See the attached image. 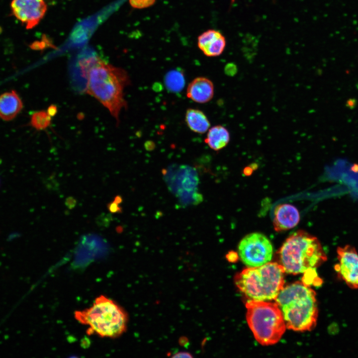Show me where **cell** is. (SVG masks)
Listing matches in <instances>:
<instances>
[{
  "mask_svg": "<svg viewBox=\"0 0 358 358\" xmlns=\"http://www.w3.org/2000/svg\"><path fill=\"white\" fill-rule=\"evenodd\" d=\"M85 60L86 91L106 107L118 123L121 110L127 106L124 94L130 84L127 72L105 62L92 52L89 51Z\"/></svg>",
  "mask_w": 358,
  "mask_h": 358,
  "instance_id": "6da1fadb",
  "label": "cell"
},
{
  "mask_svg": "<svg viewBox=\"0 0 358 358\" xmlns=\"http://www.w3.org/2000/svg\"><path fill=\"white\" fill-rule=\"evenodd\" d=\"M315 291L302 282L291 283L280 290L275 299L286 327L297 332L312 330L318 316Z\"/></svg>",
  "mask_w": 358,
  "mask_h": 358,
  "instance_id": "7a4b0ae2",
  "label": "cell"
},
{
  "mask_svg": "<svg viewBox=\"0 0 358 358\" xmlns=\"http://www.w3.org/2000/svg\"><path fill=\"white\" fill-rule=\"evenodd\" d=\"M285 272L297 274L314 269L327 260L319 240L303 230L291 234L278 251Z\"/></svg>",
  "mask_w": 358,
  "mask_h": 358,
  "instance_id": "3957f363",
  "label": "cell"
},
{
  "mask_svg": "<svg viewBox=\"0 0 358 358\" xmlns=\"http://www.w3.org/2000/svg\"><path fill=\"white\" fill-rule=\"evenodd\" d=\"M74 315L79 323L89 326L88 334L116 338L127 329L128 318L126 312L103 295L96 297L90 307L76 311Z\"/></svg>",
  "mask_w": 358,
  "mask_h": 358,
  "instance_id": "277c9868",
  "label": "cell"
},
{
  "mask_svg": "<svg viewBox=\"0 0 358 358\" xmlns=\"http://www.w3.org/2000/svg\"><path fill=\"white\" fill-rule=\"evenodd\" d=\"M284 273L280 264L269 262L261 266L243 269L235 276V283L250 299L275 300L283 287Z\"/></svg>",
  "mask_w": 358,
  "mask_h": 358,
  "instance_id": "5b68a950",
  "label": "cell"
},
{
  "mask_svg": "<svg viewBox=\"0 0 358 358\" xmlns=\"http://www.w3.org/2000/svg\"><path fill=\"white\" fill-rule=\"evenodd\" d=\"M246 308L247 323L257 341L263 346L278 342L286 327L276 303L250 299Z\"/></svg>",
  "mask_w": 358,
  "mask_h": 358,
  "instance_id": "8992f818",
  "label": "cell"
},
{
  "mask_svg": "<svg viewBox=\"0 0 358 358\" xmlns=\"http://www.w3.org/2000/svg\"><path fill=\"white\" fill-rule=\"evenodd\" d=\"M273 248L265 235L254 232L246 235L238 245V255L248 267H259L270 262Z\"/></svg>",
  "mask_w": 358,
  "mask_h": 358,
  "instance_id": "52a82bcc",
  "label": "cell"
},
{
  "mask_svg": "<svg viewBox=\"0 0 358 358\" xmlns=\"http://www.w3.org/2000/svg\"><path fill=\"white\" fill-rule=\"evenodd\" d=\"M10 6L11 14L20 21L26 29L37 26L47 9L44 0H12Z\"/></svg>",
  "mask_w": 358,
  "mask_h": 358,
  "instance_id": "ba28073f",
  "label": "cell"
},
{
  "mask_svg": "<svg viewBox=\"0 0 358 358\" xmlns=\"http://www.w3.org/2000/svg\"><path fill=\"white\" fill-rule=\"evenodd\" d=\"M338 263L335 269L339 278L351 288L358 289V253L354 247L346 245L337 250Z\"/></svg>",
  "mask_w": 358,
  "mask_h": 358,
  "instance_id": "9c48e42d",
  "label": "cell"
},
{
  "mask_svg": "<svg viewBox=\"0 0 358 358\" xmlns=\"http://www.w3.org/2000/svg\"><path fill=\"white\" fill-rule=\"evenodd\" d=\"M226 39L219 31L209 29L197 38V45L203 53L208 57L220 55L226 46Z\"/></svg>",
  "mask_w": 358,
  "mask_h": 358,
  "instance_id": "30bf717a",
  "label": "cell"
},
{
  "mask_svg": "<svg viewBox=\"0 0 358 358\" xmlns=\"http://www.w3.org/2000/svg\"><path fill=\"white\" fill-rule=\"evenodd\" d=\"M299 220V211L291 204H281L274 209L273 224L276 232H282L292 229L298 224Z\"/></svg>",
  "mask_w": 358,
  "mask_h": 358,
  "instance_id": "8fae6325",
  "label": "cell"
},
{
  "mask_svg": "<svg viewBox=\"0 0 358 358\" xmlns=\"http://www.w3.org/2000/svg\"><path fill=\"white\" fill-rule=\"evenodd\" d=\"M214 85L209 79L198 77L188 85L186 96L198 103H205L211 100L214 96Z\"/></svg>",
  "mask_w": 358,
  "mask_h": 358,
  "instance_id": "7c38bea8",
  "label": "cell"
},
{
  "mask_svg": "<svg viewBox=\"0 0 358 358\" xmlns=\"http://www.w3.org/2000/svg\"><path fill=\"white\" fill-rule=\"evenodd\" d=\"M22 108V101L15 90H12L0 95V118L2 120H12Z\"/></svg>",
  "mask_w": 358,
  "mask_h": 358,
  "instance_id": "4fadbf2b",
  "label": "cell"
},
{
  "mask_svg": "<svg viewBox=\"0 0 358 358\" xmlns=\"http://www.w3.org/2000/svg\"><path fill=\"white\" fill-rule=\"evenodd\" d=\"M230 140V135L227 129L218 125L208 129L204 141L211 149L217 151L225 148Z\"/></svg>",
  "mask_w": 358,
  "mask_h": 358,
  "instance_id": "5bb4252c",
  "label": "cell"
},
{
  "mask_svg": "<svg viewBox=\"0 0 358 358\" xmlns=\"http://www.w3.org/2000/svg\"><path fill=\"white\" fill-rule=\"evenodd\" d=\"M185 121L192 131L203 134L210 127V123L203 112L195 108H188L185 114Z\"/></svg>",
  "mask_w": 358,
  "mask_h": 358,
  "instance_id": "9a60e30c",
  "label": "cell"
},
{
  "mask_svg": "<svg viewBox=\"0 0 358 358\" xmlns=\"http://www.w3.org/2000/svg\"><path fill=\"white\" fill-rule=\"evenodd\" d=\"M164 81L167 88L175 92L181 90L185 84L183 72L178 70H173L168 72Z\"/></svg>",
  "mask_w": 358,
  "mask_h": 358,
  "instance_id": "2e32d148",
  "label": "cell"
},
{
  "mask_svg": "<svg viewBox=\"0 0 358 358\" xmlns=\"http://www.w3.org/2000/svg\"><path fill=\"white\" fill-rule=\"evenodd\" d=\"M51 123V117L47 111L40 110L34 112L31 116L30 124L38 130H44Z\"/></svg>",
  "mask_w": 358,
  "mask_h": 358,
  "instance_id": "e0dca14e",
  "label": "cell"
},
{
  "mask_svg": "<svg viewBox=\"0 0 358 358\" xmlns=\"http://www.w3.org/2000/svg\"><path fill=\"white\" fill-rule=\"evenodd\" d=\"M112 220V216L111 214L102 213L96 217L95 222L99 227L107 228L110 225Z\"/></svg>",
  "mask_w": 358,
  "mask_h": 358,
  "instance_id": "ac0fdd59",
  "label": "cell"
},
{
  "mask_svg": "<svg viewBox=\"0 0 358 358\" xmlns=\"http://www.w3.org/2000/svg\"><path fill=\"white\" fill-rule=\"evenodd\" d=\"M132 7L135 8H144L153 5L156 0H129Z\"/></svg>",
  "mask_w": 358,
  "mask_h": 358,
  "instance_id": "d6986e66",
  "label": "cell"
},
{
  "mask_svg": "<svg viewBox=\"0 0 358 358\" xmlns=\"http://www.w3.org/2000/svg\"><path fill=\"white\" fill-rule=\"evenodd\" d=\"M224 71L227 75L233 76L237 72V67L234 63H228L225 67Z\"/></svg>",
  "mask_w": 358,
  "mask_h": 358,
  "instance_id": "ffe728a7",
  "label": "cell"
},
{
  "mask_svg": "<svg viewBox=\"0 0 358 358\" xmlns=\"http://www.w3.org/2000/svg\"><path fill=\"white\" fill-rule=\"evenodd\" d=\"M119 204H117L114 201L109 202L107 204V208L108 210L112 213H121L122 211V208L119 206Z\"/></svg>",
  "mask_w": 358,
  "mask_h": 358,
  "instance_id": "44dd1931",
  "label": "cell"
},
{
  "mask_svg": "<svg viewBox=\"0 0 358 358\" xmlns=\"http://www.w3.org/2000/svg\"><path fill=\"white\" fill-rule=\"evenodd\" d=\"M238 257V254L233 251H229L226 255V258L229 262H235Z\"/></svg>",
  "mask_w": 358,
  "mask_h": 358,
  "instance_id": "7402d4cb",
  "label": "cell"
},
{
  "mask_svg": "<svg viewBox=\"0 0 358 358\" xmlns=\"http://www.w3.org/2000/svg\"><path fill=\"white\" fill-rule=\"evenodd\" d=\"M77 204L76 200L72 196L68 197L65 201V205L70 209L74 208Z\"/></svg>",
  "mask_w": 358,
  "mask_h": 358,
  "instance_id": "603a6c76",
  "label": "cell"
},
{
  "mask_svg": "<svg viewBox=\"0 0 358 358\" xmlns=\"http://www.w3.org/2000/svg\"><path fill=\"white\" fill-rule=\"evenodd\" d=\"M58 108L55 104L50 105L47 109V112L51 116L53 117L57 114Z\"/></svg>",
  "mask_w": 358,
  "mask_h": 358,
  "instance_id": "cb8c5ba5",
  "label": "cell"
},
{
  "mask_svg": "<svg viewBox=\"0 0 358 358\" xmlns=\"http://www.w3.org/2000/svg\"><path fill=\"white\" fill-rule=\"evenodd\" d=\"M49 179L50 180L47 183L48 187L53 190L56 189V188L58 187V182L52 177H50Z\"/></svg>",
  "mask_w": 358,
  "mask_h": 358,
  "instance_id": "d4e9b609",
  "label": "cell"
},
{
  "mask_svg": "<svg viewBox=\"0 0 358 358\" xmlns=\"http://www.w3.org/2000/svg\"><path fill=\"white\" fill-rule=\"evenodd\" d=\"M173 358H192V355L187 352H181L174 355Z\"/></svg>",
  "mask_w": 358,
  "mask_h": 358,
  "instance_id": "484cf974",
  "label": "cell"
},
{
  "mask_svg": "<svg viewBox=\"0 0 358 358\" xmlns=\"http://www.w3.org/2000/svg\"><path fill=\"white\" fill-rule=\"evenodd\" d=\"M154 143L151 141H147L145 144V148L147 150H152L154 148Z\"/></svg>",
  "mask_w": 358,
  "mask_h": 358,
  "instance_id": "4316f807",
  "label": "cell"
},
{
  "mask_svg": "<svg viewBox=\"0 0 358 358\" xmlns=\"http://www.w3.org/2000/svg\"><path fill=\"white\" fill-rule=\"evenodd\" d=\"M253 170H254L251 168V166H250V167H246V168H245L244 169V174L246 176H249V175H251V174L252 173Z\"/></svg>",
  "mask_w": 358,
  "mask_h": 358,
  "instance_id": "83f0119b",
  "label": "cell"
},
{
  "mask_svg": "<svg viewBox=\"0 0 358 358\" xmlns=\"http://www.w3.org/2000/svg\"><path fill=\"white\" fill-rule=\"evenodd\" d=\"M123 201L122 198L120 195H116L114 198L113 201L118 204H120Z\"/></svg>",
  "mask_w": 358,
  "mask_h": 358,
  "instance_id": "f1b7e54d",
  "label": "cell"
},
{
  "mask_svg": "<svg viewBox=\"0 0 358 358\" xmlns=\"http://www.w3.org/2000/svg\"><path fill=\"white\" fill-rule=\"evenodd\" d=\"M180 343H182L183 345L187 343V340L186 338H181L179 340Z\"/></svg>",
  "mask_w": 358,
  "mask_h": 358,
  "instance_id": "f546056e",
  "label": "cell"
},
{
  "mask_svg": "<svg viewBox=\"0 0 358 358\" xmlns=\"http://www.w3.org/2000/svg\"><path fill=\"white\" fill-rule=\"evenodd\" d=\"M1 32H2V28L0 27V34L1 33Z\"/></svg>",
  "mask_w": 358,
  "mask_h": 358,
  "instance_id": "4dcf8cb0",
  "label": "cell"
},
{
  "mask_svg": "<svg viewBox=\"0 0 358 358\" xmlns=\"http://www.w3.org/2000/svg\"><path fill=\"white\" fill-rule=\"evenodd\" d=\"M235 0H231V3H233L235 1Z\"/></svg>",
  "mask_w": 358,
  "mask_h": 358,
  "instance_id": "1f68e13d",
  "label": "cell"
},
{
  "mask_svg": "<svg viewBox=\"0 0 358 358\" xmlns=\"http://www.w3.org/2000/svg\"><path fill=\"white\" fill-rule=\"evenodd\" d=\"M1 162H2V160L0 159V164H1Z\"/></svg>",
  "mask_w": 358,
  "mask_h": 358,
  "instance_id": "d6a6232c",
  "label": "cell"
}]
</instances>
